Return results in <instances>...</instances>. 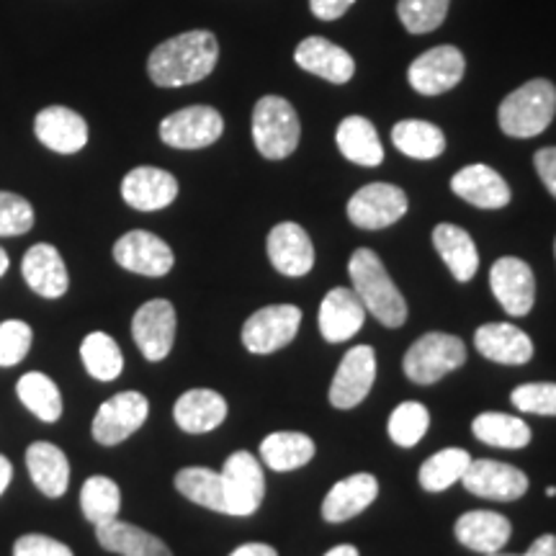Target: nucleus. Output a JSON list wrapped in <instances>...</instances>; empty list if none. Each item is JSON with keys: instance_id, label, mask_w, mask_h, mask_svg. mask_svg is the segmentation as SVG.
I'll return each mask as SVG.
<instances>
[{"instance_id": "19", "label": "nucleus", "mask_w": 556, "mask_h": 556, "mask_svg": "<svg viewBox=\"0 0 556 556\" xmlns=\"http://www.w3.org/2000/svg\"><path fill=\"white\" fill-rule=\"evenodd\" d=\"M366 307L353 289L336 287L325 294L323 304H319V332L328 343H345L356 332L364 328L366 323Z\"/></svg>"}, {"instance_id": "27", "label": "nucleus", "mask_w": 556, "mask_h": 556, "mask_svg": "<svg viewBox=\"0 0 556 556\" xmlns=\"http://www.w3.org/2000/svg\"><path fill=\"white\" fill-rule=\"evenodd\" d=\"M379 495V482L374 475H353L340 479L323 500V518L328 523H345L361 516Z\"/></svg>"}, {"instance_id": "43", "label": "nucleus", "mask_w": 556, "mask_h": 556, "mask_svg": "<svg viewBox=\"0 0 556 556\" xmlns=\"http://www.w3.org/2000/svg\"><path fill=\"white\" fill-rule=\"evenodd\" d=\"M34 227V206L24 197L0 191V238H18Z\"/></svg>"}, {"instance_id": "6", "label": "nucleus", "mask_w": 556, "mask_h": 556, "mask_svg": "<svg viewBox=\"0 0 556 556\" xmlns=\"http://www.w3.org/2000/svg\"><path fill=\"white\" fill-rule=\"evenodd\" d=\"M222 482H225L227 516L248 518L258 513L266 497V475L261 462L250 451H235L222 467Z\"/></svg>"}, {"instance_id": "31", "label": "nucleus", "mask_w": 556, "mask_h": 556, "mask_svg": "<svg viewBox=\"0 0 556 556\" xmlns=\"http://www.w3.org/2000/svg\"><path fill=\"white\" fill-rule=\"evenodd\" d=\"M338 148L345 160L364 165V168H377L384 160L379 131L366 116H345L338 127Z\"/></svg>"}, {"instance_id": "52", "label": "nucleus", "mask_w": 556, "mask_h": 556, "mask_svg": "<svg viewBox=\"0 0 556 556\" xmlns=\"http://www.w3.org/2000/svg\"><path fill=\"white\" fill-rule=\"evenodd\" d=\"M9 268H11V258H9V253H5V250L0 248V278H3L5 274H9Z\"/></svg>"}, {"instance_id": "49", "label": "nucleus", "mask_w": 556, "mask_h": 556, "mask_svg": "<svg viewBox=\"0 0 556 556\" xmlns=\"http://www.w3.org/2000/svg\"><path fill=\"white\" fill-rule=\"evenodd\" d=\"M229 556H278V552L268 544H242Z\"/></svg>"}, {"instance_id": "28", "label": "nucleus", "mask_w": 556, "mask_h": 556, "mask_svg": "<svg viewBox=\"0 0 556 556\" xmlns=\"http://www.w3.org/2000/svg\"><path fill=\"white\" fill-rule=\"evenodd\" d=\"M26 469L37 490L45 497L58 500L70 486L67 454L50 441H37L26 448Z\"/></svg>"}, {"instance_id": "37", "label": "nucleus", "mask_w": 556, "mask_h": 556, "mask_svg": "<svg viewBox=\"0 0 556 556\" xmlns=\"http://www.w3.org/2000/svg\"><path fill=\"white\" fill-rule=\"evenodd\" d=\"M80 361L96 381H114L124 371L122 348L109 332H90L80 343Z\"/></svg>"}, {"instance_id": "45", "label": "nucleus", "mask_w": 556, "mask_h": 556, "mask_svg": "<svg viewBox=\"0 0 556 556\" xmlns=\"http://www.w3.org/2000/svg\"><path fill=\"white\" fill-rule=\"evenodd\" d=\"M13 556H75L73 548L45 533H26L13 544Z\"/></svg>"}, {"instance_id": "26", "label": "nucleus", "mask_w": 556, "mask_h": 556, "mask_svg": "<svg viewBox=\"0 0 556 556\" xmlns=\"http://www.w3.org/2000/svg\"><path fill=\"white\" fill-rule=\"evenodd\" d=\"M454 533L458 544L471 548V552L495 554V552H503V546L510 541L513 526L510 520L500 516V513L471 510V513H464V516L456 520Z\"/></svg>"}, {"instance_id": "44", "label": "nucleus", "mask_w": 556, "mask_h": 556, "mask_svg": "<svg viewBox=\"0 0 556 556\" xmlns=\"http://www.w3.org/2000/svg\"><path fill=\"white\" fill-rule=\"evenodd\" d=\"M510 402L516 409L528 415H554L556 417V384L548 381H533L513 389Z\"/></svg>"}, {"instance_id": "10", "label": "nucleus", "mask_w": 556, "mask_h": 556, "mask_svg": "<svg viewBox=\"0 0 556 556\" xmlns=\"http://www.w3.org/2000/svg\"><path fill=\"white\" fill-rule=\"evenodd\" d=\"M225 131V119L212 106H189L160 122V139L176 150H201L214 144Z\"/></svg>"}, {"instance_id": "41", "label": "nucleus", "mask_w": 556, "mask_h": 556, "mask_svg": "<svg viewBox=\"0 0 556 556\" xmlns=\"http://www.w3.org/2000/svg\"><path fill=\"white\" fill-rule=\"evenodd\" d=\"M451 0H400L397 13L409 34L435 31L446 21Z\"/></svg>"}, {"instance_id": "54", "label": "nucleus", "mask_w": 556, "mask_h": 556, "mask_svg": "<svg viewBox=\"0 0 556 556\" xmlns=\"http://www.w3.org/2000/svg\"><path fill=\"white\" fill-rule=\"evenodd\" d=\"M554 253H556V240H554Z\"/></svg>"}, {"instance_id": "29", "label": "nucleus", "mask_w": 556, "mask_h": 556, "mask_svg": "<svg viewBox=\"0 0 556 556\" xmlns=\"http://www.w3.org/2000/svg\"><path fill=\"white\" fill-rule=\"evenodd\" d=\"M96 539L106 552L122 556H173L163 539L139 526L124 523L119 518L96 526Z\"/></svg>"}, {"instance_id": "39", "label": "nucleus", "mask_w": 556, "mask_h": 556, "mask_svg": "<svg viewBox=\"0 0 556 556\" xmlns=\"http://www.w3.org/2000/svg\"><path fill=\"white\" fill-rule=\"evenodd\" d=\"M471 456L469 451L464 448H443L426 458V464L420 467V486L426 492H443L448 486H454L456 482H462L464 471L469 469Z\"/></svg>"}, {"instance_id": "4", "label": "nucleus", "mask_w": 556, "mask_h": 556, "mask_svg": "<svg viewBox=\"0 0 556 556\" xmlns=\"http://www.w3.org/2000/svg\"><path fill=\"white\" fill-rule=\"evenodd\" d=\"M299 116L281 96H263L253 111V139L263 157L283 160L299 144Z\"/></svg>"}, {"instance_id": "7", "label": "nucleus", "mask_w": 556, "mask_h": 556, "mask_svg": "<svg viewBox=\"0 0 556 556\" xmlns=\"http://www.w3.org/2000/svg\"><path fill=\"white\" fill-rule=\"evenodd\" d=\"M299 325H302V309L294 304H270L245 319L242 345L255 356H268L296 338Z\"/></svg>"}, {"instance_id": "47", "label": "nucleus", "mask_w": 556, "mask_h": 556, "mask_svg": "<svg viewBox=\"0 0 556 556\" xmlns=\"http://www.w3.org/2000/svg\"><path fill=\"white\" fill-rule=\"evenodd\" d=\"M356 0H309V11L315 13L319 21H336L351 9Z\"/></svg>"}, {"instance_id": "17", "label": "nucleus", "mask_w": 556, "mask_h": 556, "mask_svg": "<svg viewBox=\"0 0 556 556\" xmlns=\"http://www.w3.org/2000/svg\"><path fill=\"white\" fill-rule=\"evenodd\" d=\"M34 135L58 155H75L88 144V122L67 106H47L34 119Z\"/></svg>"}, {"instance_id": "36", "label": "nucleus", "mask_w": 556, "mask_h": 556, "mask_svg": "<svg viewBox=\"0 0 556 556\" xmlns=\"http://www.w3.org/2000/svg\"><path fill=\"white\" fill-rule=\"evenodd\" d=\"M392 142L402 155L415 160H433L443 155L446 150V137L443 131L430 122L420 119H405L397 122L392 129Z\"/></svg>"}, {"instance_id": "2", "label": "nucleus", "mask_w": 556, "mask_h": 556, "mask_svg": "<svg viewBox=\"0 0 556 556\" xmlns=\"http://www.w3.org/2000/svg\"><path fill=\"white\" fill-rule=\"evenodd\" d=\"M348 276L368 315L377 317L384 328H402L407 323L405 296L394 287L384 263L374 250L358 248L348 261Z\"/></svg>"}, {"instance_id": "25", "label": "nucleus", "mask_w": 556, "mask_h": 556, "mask_svg": "<svg viewBox=\"0 0 556 556\" xmlns=\"http://www.w3.org/2000/svg\"><path fill=\"white\" fill-rule=\"evenodd\" d=\"M475 345L486 361L505 366H523L533 358V343L510 323H486L475 332Z\"/></svg>"}, {"instance_id": "11", "label": "nucleus", "mask_w": 556, "mask_h": 556, "mask_svg": "<svg viewBox=\"0 0 556 556\" xmlns=\"http://www.w3.org/2000/svg\"><path fill=\"white\" fill-rule=\"evenodd\" d=\"M114 261L129 274L150 278L170 274L173 266H176L173 248L163 238H157L155 232H148V229H131V232L122 235L114 245Z\"/></svg>"}, {"instance_id": "33", "label": "nucleus", "mask_w": 556, "mask_h": 556, "mask_svg": "<svg viewBox=\"0 0 556 556\" xmlns=\"http://www.w3.org/2000/svg\"><path fill=\"white\" fill-rule=\"evenodd\" d=\"M16 397L41 422H58L62 417V392L52 377L41 371H26L16 381Z\"/></svg>"}, {"instance_id": "24", "label": "nucleus", "mask_w": 556, "mask_h": 556, "mask_svg": "<svg viewBox=\"0 0 556 556\" xmlns=\"http://www.w3.org/2000/svg\"><path fill=\"white\" fill-rule=\"evenodd\" d=\"M451 191L477 208H503L510 204V186L490 165H467L451 178Z\"/></svg>"}, {"instance_id": "35", "label": "nucleus", "mask_w": 556, "mask_h": 556, "mask_svg": "<svg viewBox=\"0 0 556 556\" xmlns=\"http://www.w3.org/2000/svg\"><path fill=\"white\" fill-rule=\"evenodd\" d=\"M471 430L479 441L495 448H526L531 443V428L526 420L507 413H482L475 417Z\"/></svg>"}, {"instance_id": "8", "label": "nucleus", "mask_w": 556, "mask_h": 556, "mask_svg": "<svg viewBox=\"0 0 556 556\" xmlns=\"http://www.w3.org/2000/svg\"><path fill=\"white\" fill-rule=\"evenodd\" d=\"M150 415V402L139 392H119L96 409L90 433L101 446H119L129 435L144 426Z\"/></svg>"}, {"instance_id": "40", "label": "nucleus", "mask_w": 556, "mask_h": 556, "mask_svg": "<svg viewBox=\"0 0 556 556\" xmlns=\"http://www.w3.org/2000/svg\"><path fill=\"white\" fill-rule=\"evenodd\" d=\"M430 428V413L420 402H402L389 417V438L402 448H413Z\"/></svg>"}, {"instance_id": "53", "label": "nucleus", "mask_w": 556, "mask_h": 556, "mask_svg": "<svg viewBox=\"0 0 556 556\" xmlns=\"http://www.w3.org/2000/svg\"><path fill=\"white\" fill-rule=\"evenodd\" d=\"M484 556H518V554H505V552H495V554H484Z\"/></svg>"}, {"instance_id": "15", "label": "nucleus", "mask_w": 556, "mask_h": 556, "mask_svg": "<svg viewBox=\"0 0 556 556\" xmlns=\"http://www.w3.org/2000/svg\"><path fill=\"white\" fill-rule=\"evenodd\" d=\"M462 484L471 495L495 500V503H513L528 492V477L510 464L492 462V458H471L469 469L464 471Z\"/></svg>"}, {"instance_id": "38", "label": "nucleus", "mask_w": 556, "mask_h": 556, "mask_svg": "<svg viewBox=\"0 0 556 556\" xmlns=\"http://www.w3.org/2000/svg\"><path fill=\"white\" fill-rule=\"evenodd\" d=\"M80 510L88 523L101 526L119 518L122 490L111 477H88L80 486Z\"/></svg>"}, {"instance_id": "22", "label": "nucleus", "mask_w": 556, "mask_h": 556, "mask_svg": "<svg viewBox=\"0 0 556 556\" xmlns=\"http://www.w3.org/2000/svg\"><path fill=\"white\" fill-rule=\"evenodd\" d=\"M296 65L307 73L317 75V78L343 86L356 73V62L348 54L343 47L336 41H328L325 37H307L294 52Z\"/></svg>"}, {"instance_id": "14", "label": "nucleus", "mask_w": 556, "mask_h": 556, "mask_svg": "<svg viewBox=\"0 0 556 556\" xmlns=\"http://www.w3.org/2000/svg\"><path fill=\"white\" fill-rule=\"evenodd\" d=\"M464 67L467 62L458 47H433L409 65L407 80L420 96H441L462 83Z\"/></svg>"}, {"instance_id": "5", "label": "nucleus", "mask_w": 556, "mask_h": 556, "mask_svg": "<svg viewBox=\"0 0 556 556\" xmlns=\"http://www.w3.org/2000/svg\"><path fill=\"white\" fill-rule=\"evenodd\" d=\"M464 361H467V345L462 343V338L448 332H428L409 345L402 368L415 384H435L438 379L464 366Z\"/></svg>"}, {"instance_id": "1", "label": "nucleus", "mask_w": 556, "mask_h": 556, "mask_svg": "<svg viewBox=\"0 0 556 556\" xmlns=\"http://www.w3.org/2000/svg\"><path fill=\"white\" fill-rule=\"evenodd\" d=\"M217 60L219 45L212 31H186L152 50L148 73L160 88H180L208 78Z\"/></svg>"}, {"instance_id": "42", "label": "nucleus", "mask_w": 556, "mask_h": 556, "mask_svg": "<svg viewBox=\"0 0 556 556\" xmlns=\"http://www.w3.org/2000/svg\"><path fill=\"white\" fill-rule=\"evenodd\" d=\"M34 330L24 319H3L0 323V368H13L29 356Z\"/></svg>"}, {"instance_id": "21", "label": "nucleus", "mask_w": 556, "mask_h": 556, "mask_svg": "<svg viewBox=\"0 0 556 556\" xmlns=\"http://www.w3.org/2000/svg\"><path fill=\"white\" fill-rule=\"evenodd\" d=\"M268 261L278 274L299 278L307 276L315 266V245L309 235L296 222H281L268 232Z\"/></svg>"}, {"instance_id": "20", "label": "nucleus", "mask_w": 556, "mask_h": 556, "mask_svg": "<svg viewBox=\"0 0 556 556\" xmlns=\"http://www.w3.org/2000/svg\"><path fill=\"white\" fill-rule=\"evenodd\" d=\"M178 197V180L173 173L152 165H139L122 180V199L137 212H160Z\"/></svg>"}, {"instance_id": "48", "label": "nucleus", "mask_w": 556, "mask_h": 556, "mask_svg": "<svg viewBox=\"0 0 556 556\" xmlns=\"http://www.w3.org/2000/svg\"><path fill=\"white\" fill-rule=\"evenodd\" d=\"M523 556H556V536L546 533V536H539L528 546V552Z\"/></svg>"}, {"instance_id": "51", "label": "nucleus", "mask_w": 556, "mask_h": 556, "mask_svg": "<svg viewBox=\"0 0 556 556\" xmlns=\"http://www.w3.org/2000/svg\"><path fill=\"white\" fill-rule=\"evenodd\" d=\"M325 556H361V554H358L356 546L340 544V546H336V548H330V552L325 554Z\"/></svg>"}, {"instance_id": "18", "label": "nucleus", "mask_w": 556, "mask_h": 556, "mask_svg": "<svg viewBox=\"0 0 556 556\" xmlns=\"http://www.w3.org/2000/svg\"><path fill=\"white\" fill-rule=\"evenodd\" d=\"M21 276L26 287L41 299H60L70 289V274L62 253L50 242H37L21 261Z\"/></svg>"}, {"instance_id": "13", "label": "nucleus", "mask_w": 556, "mask_h": 556, "mask_svg": "<svg viewBox=\"0 0 556 556\" xmlns=\"http://www.w3.org/2000/svg\"><path fill=\"white\" fill-rule=\"evenodd\" d=\"M377 379V353L371 345H356L340 361L336 379L330 384V405L351 409L361 405Z\"/></svg>"}, {"instance_id": "50", "label": "nucleus", "mask_w": 556, "mask_h": 556, "mask_svg": "<svg viewBox=\"0 0 556 556\" xmlns=\"http://www.w3.org/2000/svg\"><path fill=\"white\" fill-rule=\"evenodd\" d=\"M11 479H13V464H11V458L0 454V495H3V492L9 490Z\"/></svg>"}, {"instance_id": "30", "label": "nucleus", "mask_w": 556, "mask_h": 556, "mask_svg": "<svg viewBox=\"0 0 556 556\" xmlns=\"http://www.w3.org/2000/svg\"><path fill=\"white\" fill-rule=\"evenodd\" d=\"M433 245L456 281L467 283L475 278L479 270V250L467 229L443 222L433 229Z\"/></svg>"}, {"instance_id": "12", "label": "nucleus", "mask_w": 556, "mask_h": 556, "mask_svg": "<svg viewBox=\"0 0 556 556\" xmlns=\"http://www.w3.org/2000/svg\"><path fill=\"white\" fill-rule=\"evenodd\" d=\"M407 193L392 184H368L348 201V219L361 229H384L407 214Z\"/></svg>"}, {"instance_id": "9", "label": "nucleus", "mask_w": 556, "mask_h": 556, "mask_svg": "<svg viewBox=\"0 0 556 556\" xmlns=\"http://www.w3.org/2000/svg\"><path fill=\"white\" fill-rule=\"evenodd\" d=\"M176 307L168 299H150L131 317V338L144 358L157 364L168 358L176 343Z\"/></svg>"}, {"instance_id": "46", "label": "nucleus", "mask_w": 556, "mask_h": 556, "mask_svg": "<svg viewBox=\"0 0 556 556\" xmlns=\"http://www.w3.org/2000/svg\"><path fill=\"white\" fill-rule=\"evenodd\" d=\"M533 165H536L539 178L544 180L548 193L556 199V148H544L533 155Z\"/></svg>"}, {"instance_id": "23", "label": "nucleus", "mask_w": 556, "mask_h": 556, "mask_svg": "<svg viewBox=\"0 0 556 556\" xmlns=\"http://www.w3.org/2000/svg\"><path fill=\"white\" fill-rule=\"evenodd\" d=\"M173 417L184 433H212L227 420V400L214 389H189L176 400Z\"/></svg>"}, {"instance_id": "32", "label": "nucleus", "mask_w": 556, "mask_h": 556, "mask_svg": "<svg viewBox=\"0 0 556 556\" xmlns=\"http://www.w3.org/2000/svg\"><path fill=\"white\" fill-rule=\"evenodd\" d=\"M261 458L274 471L302 469L315 458V441L304 433H294V430L270 433L261 443Z\"/></svg>"}, {"instance_id": "34", "label": "nucleus", "mask_w": 556, "mask_h": 556, "mask_svg": "<svg viewBox=\"0 0 556 556\" xmlns=\"http://www.w3.org/2000/svg\"><path fill=\"white\" fill-rule=\"evenodd\" d=\"M176 490L193 505L206 507V510L222 513L227 516V500H225V482L222 475L206 467H186L176 475Z\"/></svg>"}, {"instance_id": "16", "label": "nucleus", "mask_w": 556, "mask_h": 556, "mask_svg": "<svg viewBox=\"0 0 556 556\" xmlns=\"http://www.w3.org/2000/svg\"><path fill=\"white\" fill-rule=\"evenodd\" d=\"M490 287L503 309L513 317H526L536 302V278L531 266L513 255L495 261L490 270Z\"/></svg>"}, {"instance_id": "3", "label": "nucleus", "mask_w": 556, "mask_h": 556, "mask_svg": "<svg viewBox=\"0 0 556 556\" xmlns=\"http://www.w3.org/2000/svg\"><path fill=\"white\" fill-rule=\"evenodd\" d=\"M556 114V88L544 78L528 80L500 103L497 122L507 137L528 139L548 129Z\"/></svg>"}]
</instances>
